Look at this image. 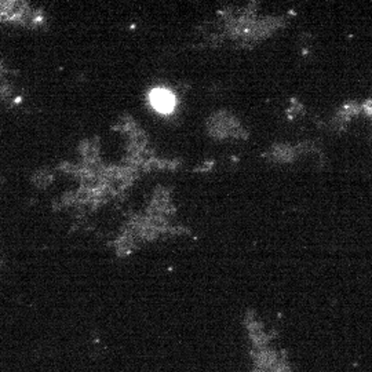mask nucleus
I'll list each match as a JSON object with an SVG mask.
<instances>
[{
  "label": "nucleus",
  "instance_id": "2",
  "mask_svg": "<svg viewBox=\"0 0 372 372\" xmlns=\"http://www.w3.org/2000/svg\"><path fill=\"white\" fill-rule=\"evenodd\" d=\"M150 104L160 113H171L175 108V97L165 89H156L150 93Z\"/></svg>",
  "mask_w": 372,
  "mask_h": 372
},
{
  "label": "nucleus",
  "instance_id": "1",
  "mask_svg": "<svg viewBox=\"0 0 372 372\" xmlns=\"http://www.w3.org/2000/svg\"><path fill=\"white\" fill-rule=\"evenodd\" d=\"M244 330L248 349L247 372H295L287 350L263 321L247 316Z\"/></svg>",
  "mask_w": 372,
  "mask_h": 372
}]
</instances>
